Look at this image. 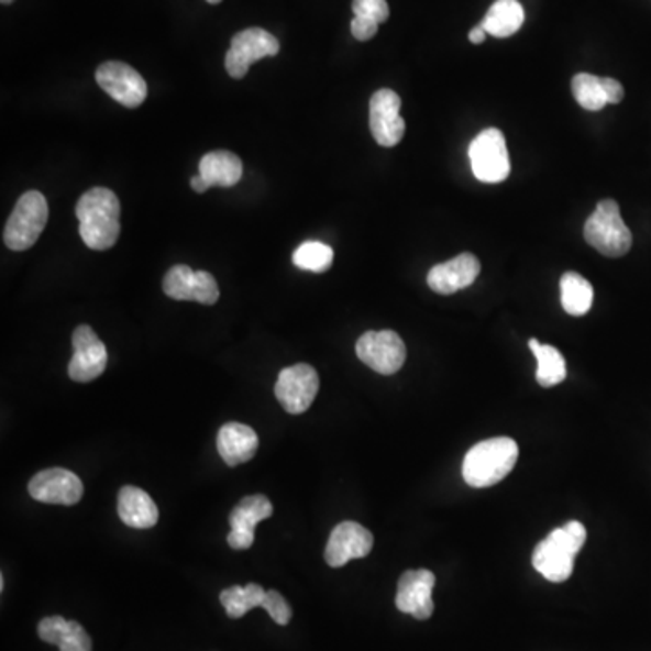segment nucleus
I'll use <instances>...</instances> for the list:
<instances>
[{"instance_id":"1","label":"nucleus","mask_w":651,"mask_h":651,"mask_svg":"<svg viewBox=\"0 0 651 651\" xmlns=\"http://www.w3.org/2000/svg\"><path fill=\"white\" fill-rule=\"evenodd\" d=\"M120 199L106 187L87 190L77 203L80 238L91 250H109L120 238Z\"/></svg>"},{"instance_id":"2","label":"nucleus","mask_w":651,"mask_h":651,"mask_svg":"<svg viewBox=\"0 0 651 651\" xmlns=\"http://www.w3.org/2000/svg\"><path fill=\"white\" fill-rule=\"evenodd\" d=\"M518 456V443L512 438H488L465 454L463 479L474 488L493 487L509 476Z\"/></svg>"},{"instance_id":"3","label":"nucleus","mask_w":651,"mask_h":651,"mask_svg":"<svg viewBox=\"0 0 651 651\" xmlns=\"http://www.w3.org/2000/svg\"><path fill=\"white\" fill-rule=\"evenodd\" d=\"M585 541V527L580 521H569L536 547L532 565L544 580L563 583L574 572L575 555L580 554Z\"/></svg>"},{"instance_id":"4","label":"nucleus","mask_w":651,"mask_h":651,"mask_svg":"<svg viewBox=\"0 0 651 651\" xmlns=\"http://www.w3.org/2000/svg\"><path fill=\"white\" fill-rule=\"evenodd\" d=\"M586 243L606 257H621L631 249L633 238L614 199H603L585 223Z\"/></svg>"},{"instance_id":"5","label":"nucleus","mask_w":651,"mask_h":651,"mask_svg":"<svg viewBox=\"0 0 651 651\" xmlns=\"http://www.w3.org/2000/svg\"><path fill=\"white\" fill-rule=\"evenodd\" d=\"M47 218H49V207L44 194L38 190L22 194L5 223V246L15 252L31 249L41 238L42 230L46 229Z\"/></svg>"},{"instance_id":"6","label":"nucleus","mask_w":651,"mask_h":651,"mask_svg":"<svg viewBox=\"0 0 651 651\" xmlns=\"http://www.w3.org/2000/svg\"><path fill=\"white\" fill-rule=\"evenodd\" d=\"M474 176L484 184H501L509 178L510 158L505 136L498 129H485L468 147Z\"/></svg>"},{"instance_id":"7","label":"nucleus","mask_w":651,"mask_h":651,"mask_svg":"<svg viewBox=\"0 0 651 651\" xmlns=\"http://www.w3.org/2000/svg\"><path fill=\"white\" fill-rule=\"evenodd\" d=\"M280 44L272 33L263 27H246L235 33L230 42V49L224 56V67L230 77L235 80L246 77L250 66L266 56H275L279 53Z\"/></svg>"},{"instance_id":"8","label":"nucleus","mask_w":651,"mask_h":651,"mask_svg":"<svg viewBox=\"0 0 651 651\" xmlns=\"http://www.w3.org/2000/svg\"><path fill=\"white\" fill-rule=\"evenodd\" d=\"M356 356L380 375H395L406 362L407 350L402 339L391 330L366 331L356 341Z\"/></svg>"},{"instance_id":"9","label":"nucleus","mask_w":651,"mask_h":651,"mask_svg":"<svg viewBox=\"0 0 651 651\" xmlns=\"http://www.w3.org/2000/svg\"><path fill=\"white\" fill-rule=\"evenodd\" d=\"M319 386L321 382L316 367H311L310 364H296L285 367L279 373L275 384V397L286 412L300 415L310 409L319 393Z\"/></svg>"},{"instance_id":"10","label":"nucleus","mask_w":651,"mask_h":651,"mask_svg":"<svg viewBox=\"0 0 651 651\" xmlns=\"http://www.w3.org/2000/svg\"><path fill=\"white\" fill-rule=\"evenodd\" d=\"M108 347L100 341L91 325H78L73 333V358L69 362V377L71 380H97L108 367Z\"/></svg>"},{"instance_id":"11","label":"nucleus","mask_w":651,"mask_h":651,"mask_svg":"<svg viewBox=\"0 0 651 651\" xmlns=\"http://www.w3.org/2000/svg\"><path fill=\"white\" fill-rule=\"evenodd\" d=\"M165 296L176 300H194L199 305L212 306L219 299L218 280L209 272L196 271L190 266L176 265L163 279Z\"/></svg>"},{"instance_id":"12","label":"nucleus","mask_w":651,"mask_h":651,"mask_svg":"<svg viewBox=\"0 0 651 651\" xmlns=\"http://www.w3.org/2000/svg\"><path fill=\"white\" fill-rule=\"evenodd\" d=\"M98 86L123 108H140L147 98V84L142 75L123 62H106L97 69Z\"/></svg>"},{"instance_id":"13","label":"nucleus","mask_w":651,"mask_h":651,"mask_svg":"<svg viewBox=\"0 0 651 651\" xmlns=\"http://www.w3.org/2000/svg\"><path fill=\"white\" fill-rule=\"evenodd\" d=\"M400 108L402 100L393 89H380L369 100V129L380 147H395L402 142L406 122Z\"/></svg>"},{"instance_id":"14","label":"nucleus","mask_w":651,"mask_h":651,"mask_svg":"<svg viewBox=\"0 0 651 651\" xmlns=\"http://www.w3.org/2000/svg\"><path fill=\"white\" fill-rule=\"evenodd\" d=\"M437 583L431 570H407L398 580L397 605L402 614H409L418 621L433 616V588Z\"/></svg>"},{"instance_id":"15","label":"nucleus","mask_w":651,"mask_h":651,"mask_svg":"<svg viewBox=\"0 0 651 651\" xmlns=\"http://www.w3.org/2000/svg\"><path fill=\"white\" fill-rule=\"evenodd\" d=\"M30 496L41 504L77 505L84 496V485L77 474L67 468H46L35 474L27 485Z\"/></svg>"},{"instance_id":"16","label":"nucleus","mask_w":651,"mask_h":651,"mask_svg":"<svg viewBox=\"0 0 651 651\" xmlns=\"http://www.w3.org/2000/svg\"><path fill=\"white\" fill-rule=\"evenodd\" d=\"M373 549V534L356 521H342L331 532L324 560L331 569H341L352 560L366 558Z\"/></svg>"},{"instance_id":"17","label":"nucleus","mask_w":651,"mask_h":651,"mask_svg":"<svg viewBox=\"0 0 651 651\" xmlns=\"http://www.w3.org/2000/svg\"><path fill=\"white\" fill-rule=\"evenodd\" d=\"M274 515V505L263 494H254L241 499L230 512V547L234 550H249L255 541V527Z\"/></svg>"},{"instance_id":"18","label":"nucleus","mask_w":651,"mask_h":651,"mask_svg":"<svg viewBox=\"0 0 651 651\" xmlns=\"http://www.w3.org/2000/svg\"><path fill=\"white\" fill-rule=\"evenodd\" d=\"M479 271L482 265L476 255L460 254L448 263L433 266L428 274V285L440 296H451L473 285L478 279Z\"/></svg>"},{"instance_id":"19","label":"nucleus","mask_w":651,"mask_h":651,"mask_svg":"<svg viewBox=\"0 0 651 651\" xmlns=\"http://www.w3.org/2000/svg\"><path fill=\"white\" fill-rule=\"evenodd\" d=\"M257 448L260 438L246 423L229 422L219 429L218 453L229 467L250 462L257 453Z\"/></svg>"},{"instance_id":"20","label":"nucleus","mask_w":651,"mask_h":651,"mask_svg":"<svg viewBox=\"0 0 651 651\" xmlns=\"http://www.w3.org/2000/svg\"><path fill=\"white\" fill-rule=\"evenodd\" d=\"M118 516L131 529H151L158 523L159 510L143 488L125 485L118 493Z\"/></svg>"},{"instance_id":"21","label":"nucleus","mask_w":651,"mask_h":651,"mask_svg":"<svg viewBox=\"0 0 651 651\" xmlns=\"http://www.w3.org/2000/svg\"><path fill=\"white\" fill-rule=\"evenodd\" d=\"M38 637L60 651H92V641L86 628L77 621L52 616L38 622Z\"/></svg>"},{"instance_id":"22","label":"nucleus","mask_w":651,"mask_h":651,"mask_svg":"<svg viewBox=\"0 0 651 651\" xmlns=\"http://www.w3.org/2000/svg\"><path fill=\"white\" fill-rule=\"evenodd\" d=\"M198 174L209 189L210 187L230 189L240 184L243 178V163L234 153L214 151V153L205 154L201 158Z\"/></svg>"},{"instance_id":"23","label":"nucleus","mask_w":651,"mask_h":651,"mask_svg":"<svg viewBox=\"0 0 651 651\" xmlns=\"http://www.w3.org/2000/svg\"><path fill=\"white\" fill-rule=\"evenodd\" d=\"M523 22V5L518 0H496L479 26L487 31V35L507 38L518 33Z\"/></svg>"},{"instance_id":"24","label":"nucleus","mask_w":651,"mask_h":651,"mask_svg":"<svg viewBox=\"0 0 651 651\" xmlns=\"http://www.w3.org/2000/svg\"><path fill=\"white\" fill-rule=\"evenodd\" d=\"M594 288L583 275L566 272L561 277V305L569 316L583 317L591 311Z\"/></svg>"},{"instance_id":"25","label":"nucleus","mask_w":651,"mask_h":651,"mask_svg":"<svg viewBox=\"0 0 651 651\" xmlns=\"http://www.w3.org/2000/svg\"><path fill=\"white\" fill-rule=\"evenodd\" d=\"M530 352L534 353L538 361V384L541 387H554L566 378L565 356L561 355L560 350L549 344H541L536 339L529 341Z\"/></svg>"},{"instance_id":"26","label":"nucleus","mask_w":651,"mask_h":651,"mask_svg":"<svg viewBox=\"0 0 651 651\" xmlns=\"http://www.w3.org/2000/svg\"><path fill=\"white\" fill-rule=\"evenodd\" d=\"M265 597V588L257 583H250L246 586H230L219 594V600L230 619H241L257 606L263 608Z\"/></svg>"},{"instance_id":"27","label":"nucleus","mask_w":651,"mask_h":651,"mask_svg":"<svg viewBox=\"0 0 651 651\" xmlns=\"http://www.w3.org/2000/svg\"><path fill=\"white\" fill-rule=\"evenodd\" d=\"M572 92L581 108L586 111H600L608 106V92H606V78L580 73L572 80Z\"/></svg>"},{"instance_id":"28","label":"nucleus","mask_w":651,"mask_h":651,"mask_svg":"<svg viewBox=\"0 0 651 651\" xmlns=\"http://www.w3.org/2000/svg\"><path fill=\"white\" fill-rule=\"evenodd\" d=\"M294 265L311 274H324L333 265V249L319 241H306L294 252Z\"/></svg>"},{"instance_id":"29","label":"nucleus","mask_w":651,"mask_h":651,"mask_svg":"<svg viewBox=\"0 0 651 651\" xmlns=\"http://www.w3.org/2000/svg\"><path fill=\"white\" fill-rule=\"evenodd\" d=\"M353 13L362 19H369L384 24L389 19V5L386 0H353Z\"/></svg>"},{"instance_id":"30","label":"nucleus","mask_w":651,"mask_h":651,"mask_svg":"<svg viewBox=\"0 0 651 651\" xmlns=\"http://www.w3.org/2000/svg\"><path fill=\"white\" fill-rule=\"evenodd\" d=\"M263 608L268 611V616L279 626H286L291 621V606L277 591H266Z\"/></svg>"},{"instance_id":"31","label":"nucleus","mask_w":651,"mask_h":651,"mask_svg":"<svg viewBox=\"0 0 651 651\" xmlns=\"http://www.w3.org/2000/svg\"><path fill=\"white\" fill-rule=\"evenodd\" d=\"M378 26H380V24H377L375 21H369V19L353 16L352 35L355 36L356 41H372L373 36L378 33Z\"/></svg>"},{"instance_id":"32","label":"nucleus","mask_w":651,"mask_h":651,"mask_svg":"<svg viewBox=\"0 0 651 651\" xmlns=\"http://www.w3.org/2000/svg\"><path fill=\"white\" fill-rule=\"evenodd\" d=\"M606 92H608V103H614V106L625 98L621 81L614 80V78H606Z\"/></svg>"},{"instance_id":"33","label":"nucleus","mask_w":651,"mask_h":651,"mask_svg":"<svg viewBox=\"0 0 651 651\" xmlns=\"http://www.w3.org/2000/svg\"><path fill=\"white\" fill-rule=\"evenodd\" d=\"M485 36H487V31L482 26H476L468 33V41L473 42V44H482L485 41Z\"/></svg>"},{"instance_id":"34","label":"nucleus","mask_w":651,"mask_h":651,"mask_svg":"<svg viewBox=\"0 0 651 651\" xmlns=\"http://www.w3.org/2000/svg\"><path fill=\"white\" fill-rule=\"evenodd\" d=\"M190 187H192L194 192L198 194H203L209 190V187H207V184H205L203 178H201L199 174L192 176V179H190Z\"/></svg>"},{"instance_id":"35","label":"nucleus","mask_w":651,"mask_h":651,"mask_svg":"<svg viewBox=\"0 0 651 651\" xmlns=\"http://www.w3.org/2000/svg\"><path fill=\"white\" fill-rule=\"evenodd\" d=\"M0 2H2V4H4V5H10V4H13V2H15V0H0Z\"/></svg>"},{"instance_id":"36","label":"nucleus","mask_w":651,"mask_h":651,"mask_svg":"<svg viewBox=\"0 0 651 651\" xmlns=\"http://www.w3.org/2000/svg\"><path fill=\"white\" fill-rule=\"evenodd\" d=\"M207 2H209V4H219L221 0H207Z\"/></svg>"}]
</instances>
